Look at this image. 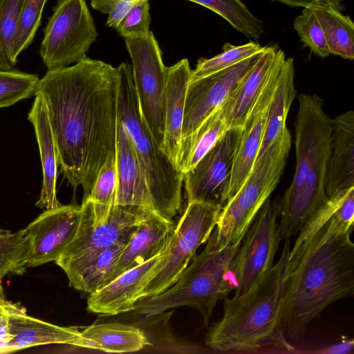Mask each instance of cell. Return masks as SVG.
<instances>
[{
  "label": "cell",
  "mask_w": 354,
  "mask_h": 354,
  "mask_svg": "<svg viewBox=\"0 0 354 354\" xmlns=\"http://www.w3.org/2000/svg\"><path fill=\"white\" fill-rule=\"evenodd\" d=\"M119 82L118 68L85 56L73 66L48 70L37 85L61 171L74 192L82 186L83 200L115 153Z\"/></svg>",
  "instance_id": "cell-1"
},
{
  "label": "cell",
  "mask_w": 354,
  "mask_h": 354,
  "mask_svg": "<svg viewBox=\"0 0 354 354\" xmlns=\"http://www.w3.org/2000/svg\"><path fill=\"white\" fill-rule=\"evenodd\" d=\"M346 193L328 199L301 228L290 250L282 314L290 339L300 338L328 306L354 293L352 232L333 217Z\"/></svg>",
  "instance_id": "cell-2"
},
{
  "label": "cell",
  "mask_w": 354,
  "mask_h": 354,
  "mask_svg": "<svg viewBox=\"0 0 354 354\" xmlns=\"http://www.w3.org/2000/svg\"><path fill=\"white\" fill-rule=\"evenodd\" d=\"M285 241L277 263L249 290L224 299L223 315L205 336L208 347L221 352L295 351L282 326L290 252V239Z\"/></svg>",
  "instance_id": "cell-3"
},
{
  "label": "cell",
  "mask_w": 354,
  "mask_h": 354,
  "mask_svg": "<svg viewBox=\"0 0 354 354\" xmlns=\"http://www.w3.org/2000/svg\"><path fill=\"white\" fill-rule=\"evenodd\" d=\"M295 122L296 170L279 202L281 240L298 234L328 201L325 180L330 155L332 119L316 94L301 93Z\"/></svg>",
  "instance_id": "cell-4"
},
{
  "label": "cell",
  "mask_w": 354,
  "mask_h": 354,
  "mask_svg": "<svg viewBox=\"0 0 354 354\" xmlns=\"http://www.w3.org/2000/svg\"><path fill=\"white\" fill-rule=\"evenodd\" d=\"M120 75L118 118L131 140L149 189L153 210L173 221L181 207L183 174L154 139L142 115L132 66L123 62Z\"/></svg>",
  "instance_id": "cell-5"
},
{
  "label": "cell",
  "mask_w": 354,
  "mask_h": 354,
  "mask_svg": "<svg viewBox=\"0 0 354 354\" xmlns=\"http://www.w3.org/2000/svg\"><path fill=\"white\" fill-rule=\"evenodd\" d=\"M241 242L221 250L207 244L171 287L161 294L138 301L132 311L150 317L176 307L189 306L200 312L208 327L217 301L234 290L232 265Z\"/></svg>",
  "instance_id": "cell-6"
},
{
  "label": "cell",
  "mask_w": 354,
  "mask_h": 354,
  "mask_svg": "<svg viewBox=\"0 0 354 354\" xmlns=\"http://www.w3.org/2000/svg\"><path fill=\"white\" fill-rule=\"evenodd\" d=\"M291 147L286 129L258 156L245 180L221 209L207 244L214 250L243 241L255 216L278 185Z\"/></svg>",
  "instance_id": "cell-7"
},
{
  "label": "cell",
  "mask_w": 354,
  "mask_h": 354,
  "mask_svg": "<svg viewBox=\"0 0 354 354\" xmlns=\"http://www.w3.org/2000/svg\"><path fill=\"white\" fill-rule=\"evenodd\" d=\"M151 212L140 206H106L90 198L83 200L75 234L56 264L71 279L102 250L115 244H126Z\"/></svg>",
  "instance_id": "cell-8"
},
{
  "label": "cell",
  "mask_w": 354,
  "mask_h": 354,
  "mask_svg": "<svg viewBox=\"0 0 354 354\" xmlns=\"http://www.w3.org/2000/svg\"><path fill=\"white\" fill-rule=\"evenodd\" d=\"M222 208L189 203L168 242L160 267L142 292V299L161 294L171 287L196 257L198 247L214 230Z\"/></svg>",
  "instance_id": "cell-9"
},
{
  "label": "cell",
  "mask_w": 354,
  "mask_h": 354,
  "mask_svg": "<svg viewBox=\"0 0 354 354\" xmlns=\"http://www.w3.org/2000/svg\"><path fill=\"white\" fill-rule=\"evenodd\" d=\"M97 37L85 0H57L39 55L48 70L68 66L86 56Z\"/></svg>",
  "instance_id": "cell-10"
},
{
  "label": "cell",
  "mask_w": 354,
  "mask_h": 354,
  "mask_svg": "<svg viewBox=\"0 0 354 354\" xmlns=\"http://www.w3.org/2000/svg\"><path fill=\"white\" fill-rule=\"evenodd\" d=\"M132 60V74L140 109L149 129L161 147L164 138L163 97L167 67L153 32L124 37ZM162 148V147H161Z\"/></svg>",
  "instance_id": "cell-11"
},
{
  "label": "cell",
  "mask_w": 354,
  "mask_h": 354,
  "mask_svg": "<svg viewBox=\"0 0 354 354\" xmlns=\"http://www.w3.org/2000/svg\"><path fill=\"white\" fill-rule=\"evenodd\" d=\"M279 202L268 198L245 234L233 261L234 295L249 290L272 267L281 239Z\"/></svg>",
  "instance_id": "cell-12"
},
{
  "label": "cell",
  "mask_w": 354,
  "mask_h": 354,
  "mask_svg": "<svg viewBox=\"0 0 354 354\" xmlns=\"http://www.w3.org/2000/svg\"><path fill=\"white\" fill-rule=\"evenodd\" d=\"M241 134V127L228 129L197 164L184 174L188 203L198 202L220 208L225 205Z\"/></svg>",
  "instance_id": "cell-13"
},
{
  "label": "cell",
  "mask_w": 354,
  "mask_h": 354,
  "mask_svg": "<svg viewBox=\"0 0 354 354\" xmlns=\"http://www.w3.org/2000/svg\"><path fill=\"white\" fill-rule=\"evenodd\" d=\"M263 50L230 68L188 83L181 140L193 133L223 104Z\"/></svg>",
  "instance_id": "cell-14"
},
{
  "label": "cell",
  "mask_w": 354,
  "mask_h": 354,
  "mask_svg": "<svg viewBox=\"0 0 354 354\" xmlns=\"http://www.w3.org/2000/svg\"><path fill=\"white\" fill-rule=\"evenodd\" d=\"M81 215V205H59L46 209L24 231L31 239L28 268L55 261L73 239Z\"/></svg>",
  "instance_id": "cell-15"
},
{
  "label": "cell",
  "mask_w": 354,
  "mask_h": 354,
  "mask_svg": "<svg viewBox=\"0 0 354 354\" xmlns=\"http://www.w3.org/2000/svg\"><path fill=\"white\" fill-rule=\"evenodd\" d=\"M285 58L284 52L278 49L268 79L242 127L241 138L232 169L227 202L245 180L258 156L265 132L270 104L277 86L281 65Z\"/></svg>",
  "instance_id": "cell-16"
},
{
  "label": "cell",
  "mask_w": 354,
  "mask_h": 354,
  "mask_svg": "<svg viewBox=\"0 0 354 354\" xmlns=\"http://www.w3.org/2000/svg\"><path fill=\"white\" fill-rule=\"evenodd\" d=\"M165 250L150 260L131 268L115 278L87 300L90 313L111 316L132 311L142 292L158 271Z\"/></svg>",
  "instance_id": "cell-17"
},
{
  "label": "cell",
  "mask_w": 354,
  "mask_h": 354,
  "mask_svg": "<svg viewBox=\"0 0 354 354\" xmlns=\"http://www.w3.org/2000/svg\"><path fill=\"white\" fill-rule=\"evenodd\" d=\"M6 313L10 333L8 353L46 344L80 346L82 337L76 326H60L28 315L17 304L7 301Z\"/></svg>",
  "instance_id": "cell-18"
},
{
  "label": "cell",
  "mask_w": 354,
  "mask_h": 354,
  "mask_svg": "<svg viewBox=\"0 0 354 354\" xmlns=\"http://www.w3.org/2000/svg\"><path fill=\"white\" fill-rule=\"evenodd\" d=\"M175 227L173 221L151 212L138 224L125 244L109 283L127 270L163 252Z\"/></svg>",
  "instance_id": "cell-19"
},
{
  "label": "cell",
  "mask_w": 354,
  "mask_h": 354,
  "mask_svg": "<svg viewBox=\"0 0 354 354\" xmlns=\"http://www.w3.org/2000/svg\"><path fill=\"white\" fill-rule=\"evenodd\" d=\"M354 187V112L346 111L332 120L330 155L325 191L330 198Z\"/></svg>",
  "instance_id": "cell-20"
},
{
  "label": "cell",
  "mask_w": 354,
  "mask_h": 354,
  "mask_svg": "<svg viewBox=\"0 0 354 354\" xmlns=\"http://www.w3.org/2000/svg\"><path fill=\"white\" fill-rule=\"evenodd\" d=\"M192 71L187 59H183L167 67L163 97L164 138L161 147L175 164L181 140L187 88Z\"/></svg>",
  "instance_id": "cell-21"
},
{
  "label": "cell",
  "mask_w": 354,
  "mask_h": 354,
  "mask_svg": "<svg viewBox=\"0 0 354 354\" xmlns=\"http://www.w3.org/2000/svg\"><path fill=\"white\" fill-rule=\"evenodd\" d=\"M115 162L117 191L115 204L140 206L153 210L145 175L132 143L119 120L116 130Z\"/></svg>",
  "instance_id": "cell-22"
},
{
  "label": "cell",
  "mask_w": 354,
  "mask_h": 354,
  "mask_svg": "<svg viewBox=\"0 0 354 354\" xmlns=\"http://www.w3.org/2000/svg\"><path fill=\"white\" fill-rule=\"evenodd\" d=\"M28 119L35 129L43 173L40 196L35 206L45 209L56 208L60 205L56 190L58 153L45 103L38 95H35Z\"/></svg>",
  "instance_id": "cell-23"
},
{
  "label": "cell",
  "mask_w": 354,
  "mask_h": 354,
  "mask_svg": "<svg viewBox=\"0 0 354 354\" xmlns=\"http://www.w3.org/2000/svg\"><path fill=\"white\" fill-rule=\"evenodd\" d=\"M277 50L274 46H267L254 66L220 106L228 129L242 128L268 79Z\"/></svg>",
  "instance_id": "cell-24"
},
{
  "label": "cell",
  "mask_w": 354,
  "mask_h": 354,
  "mask_svg": "<svg viewBox=\"0 0 354 354\" xmlns=\"http://www.w3.org/2000/svg\"><path fill=\"white\" fill-rule=\"evenodd\" d=\"M80 334V347L106 353L135 352L149 344L140 328L119 322L92 324Z\"/></svg>",
  "instance_id": "cell-25"
},
{
  "label": "cell",
  "mask_w": 354,
  "mask_h": 354,
  "mask_svg": "<svg viewBox=\"0 0 354 354\" xmlns=\"http://www.w3.org/2000/svg\"><path fill=\"white\" fill-rule=\"evenodd\" d=\"M294 74L293 59L285 58L281 65L277 86L270 104L265 132L258 156L277 140L286 129V121L296 95Z\"/></svg>",
  "instance_id": "cell-26"
},
{
  "label": "cell",
  "mask_w": 354,
  "mask_h": 354,
  "mask_svg": "<svg viewBox=\"0 0 354 354\" xmlns=\"http://www.w3.org/2000/svg\"><path fill=\"white\" fill-rule=\"evenodd\" d=\"M228 130L220 107L189 136L182 139L176 165L184 174L191 170Z\"/></svg>",
  "instance_id": "cell-27"
},
{
  "label": "cell",
  "mask_w": 354,
  "mask_h": 354,
  "mask_svg": "<svg viewBox=\"0 0 354 354\" xmlns=\"http://www.w3.org/2000/svg\"><path fill=\"white\" fill-rule=\"evenodd\" d=\"M322 28L330 54L354 58V24L348 15L333 6L312 8Z\"/></svg>",
  "instance_id": "cell-28"
},
{
  "label": "cell",
  "mask_w": 354,
  "mask_h": 354,
  "mask_svg": "<svg viewBox=\"0 0 354 354\" xmlns=\"http://www.w3.org/2000/svg\"><path fill=\"white\" fill-rule=\"evenodd\" d=\"M124 245L118 243L102 250L68 279L69 286L89 295L105 286L109 283Z\"/></svg>",
  "instance_id": "cell-29"
},
{
  "label": "cell",
  "mask_w": 354,
  "mask_h": 354,
  "mask_svg": "<svg viewBox=\"0 0 354 354\" xmlns=\"http://www.w3.org/2000/svg\"><path fill=\"white\" fill-rule=\"evenodd\" d=\"M204 6L224 18L234 29L258 40L263 32V24L241 0H187Z\"/></svg>",
  "instance_id": "cell-30"
},
{
  "label": "cell",
  "mask_w": 354,
  "mask_h": 354,
  "mask_svg": "<svg viewBox=\"0 0 354 354\" xmlns=\"http://www.w3.org/2000/svg\"><path fill=\"white\" fill-rule=\"evenodd\" d=\"M31 250V239L24 229L15 233L0 231V283L9 274L25 272Z\"/></svg>",
  "instance_id": "cell-31"
},
{
  "label": "cell",
  "mask_w": 354,
  "mask_h": 354,
  "mask_svg": "<svg viewBox=\"0 0 354 354\" xmlns=\"http://www.w3.org/2000/svg\"><path fill=\"white\" fill-rule=\"evenodd\" d=\"M265 48L266 46H261L254 41L239 46L226 42L223 44L221 53L209 59H198L195 69L192 71L189 82L230 68L262 52Z\"/></svg>",
  "instance_id": "cell-32"
},
{
  "label": "cell",
  "mask_w": 354,
  "mask_h": 354,
  "mask_svg": "<svg viewBox=\"0 0 354 354\" xmlns=\"http://www.w3.org/2000/svg\"><path fill=\"white\" fill-rule=\"evenodd\" d=\"M24 0H0V70H10L16 62L12 49Z\"/></svg>",
  "instance_id": "cell-33"
},
{
  "label": "cell",
  "mask_w": 354,
  "mask_h": 354,
  "mask_svg": "<svg viewBox=\"0 0 354 354\" xmlns=\"http://www.w3.org/2000/svg\"><path fill=\"white\" fill-rule=\"evenodd\" d=\"M39 77L19 70H0V109L35 95Z\"/></svg>",
  "instance_id": "cell-34"
},
{
  "label": "cell",
  "mask_w": 354,
  "mask_h": 354,
  "mask_svg": "<svg viewBox=\"0 0 354 354\" xmlns=\"http://www.w3.org/2000/svg\"><path fill=\"white\" fill-rule=\"evenodd\" d=\"M47 0H24L17 27L12 58L17 63L20 53L32 43L41 22Z\"/></svg>",
  "instance_id": "cell-35"
},
{
  "label": "cell",
  "mask_w": 354,
  "mask_h": 354,
  "mask_svg": "<svg viewBox=\"0 0 354 354\" xmlns=\"http://www.w3.org/2000/svg\"><path fill=\"white\" fill-rule=\"evenodd\" d=\"M293 27L305 46L321 58L330 55L320 24L312 8H304L293 21Z\"/></svg>",
  "instance_id": "cell-36"
},
{
  "label": "cell",
  "mask_w": 354,
  "mask_h": 354,
  "mask_svg": "<svg viewBox=\"0 0 354 354\" xmlns=\"http://www.w3.org/2000/svg\"><path fill=\"white\" fill-rule=\"evenodd\" d=\"M117 171L115 153L109 156L101 167L89 197L93 203L110 206L115 203Z\"/></svg>",
  "instance_id": "cell-37"
},
{
  "label": "cell",
  "mask_w": 354,
  "mask_h": 354,
  "mask_svg": "<svg viewBox=\"0 0 354 354\" xmlns=\"http://www.w3.org/2000/svg\"><path fill=\"white\" fill-rule=\"evenodd\" d=\"M151 17L149 1L143 2L132 8L121 20L115 30L124 37H147L149 32Z\"/></svg>",
  "instance_id": "cell-38"
},
{
  "label": "cell",
  "mask_w": 354,
  "mask_h": 354,
  "mask_svg": "<svg viewBox=\"0 0 354 354\" xmlns=\"http://www.w3.org/2000/svg\"><path fill=\"white\" fill-rule=\"evenodd\" d=\"M149 0H91L92 8L108 15L106 26L115 29L121 20L136 6Z\"/></svg>",
  "instance_id": "cell-39"
},
{
  "label": "cell",
  "mask_w": 354,
  "mask_h": 354,
  "mask_svg": "<svg viewBox=\"0 0 354 354\" xmlns=\"http://www.w3.org/2000/svg\"><path fill=\"white\" fill-rule=\"evenodd\" d=\"M292 7L313 8L315 6H333L339 10L344 9L343 0H272Z\"/></svg>",
  "instance_id": "cell-40"
},
{
  "label": "cell",
  "mask_w": 354,
  "mask_h": 354,
  "mask_svg": "<svg viewBox=\"0 0 354 354\" xmlns=\"http://www.w3.org/2000/svg\"><path fill=\"white\" fill-rule=\"evenodd\" d=\"M353 339H344L339 343L314 352L323 354H348L353 352Z\"/></svg>",
  "instance_id": "cell-41"
},
{
  "label": "cell",
  "mask_w": 354,
  "mask_h": 354,
  "mask_svg": "<svg viewBox=\"0 0 354 354\" xmlns=\"http://www.w3.org/2000/svg\"><path fill=\"white\" fill-rule=\"evenodd\" d=\"M12 335L10 332L8 317L5 312L0 315V353H7L10 342Z\"/></svg>",
  "instance_id": "cell-42"
},
{
  "label": "cell",
  "mask_w": 354,
  "mask_h": 354,
  "mask_svg": "<svg viewBox=\"0 0 354 354\" xmlns=\"http://www.w3.org/2000/svg\"><path fill=\"white\" fill-rule=\"evenodd\" d=\"M6 302L7 300L4 297L1 283H0V315L3 314L5 312Z\"/></svg>",
  "instance_id": "cell-43"
},
{
  "label": "cell",
  "mask_w": 354,
  "mask_h": 354,
  "mask_svg": "<svg viewBox=\"0 0 354 354\" xmlns=\"http://www.w3.org/2000/svg\"><path fill=\"white\" fill-rule=\"evenodd\" d=\"M0 231H1V230H0Z\"/></svg>",
  "instance_id": "cell-44"
}]
</instances>
